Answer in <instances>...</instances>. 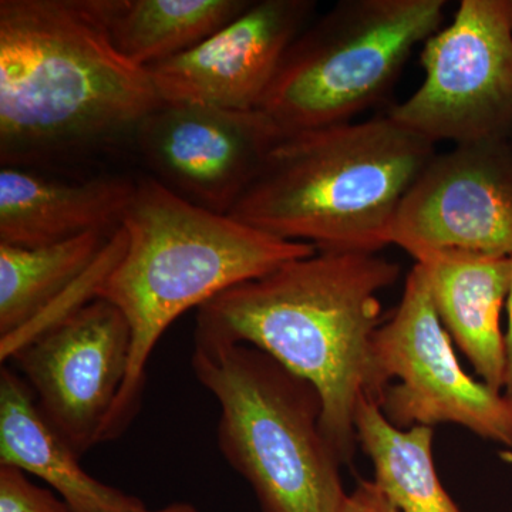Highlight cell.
<instances>
[{
	"instance_id": "cell-1",
	"label": "cell",
	"mask_w": 512,
	"mask_h": 512,
	"mask_svg": "<svg viewBox=\"0 0 512 512\" xmlns=\"http://www.w3.org/2000/svg\"><path fill=\"white\" fill-rule=\"evenodd\" d=\"M399 276V264L379 254L316 251L204 303L194 338L254 346L313 384L323 431L345 466L359 447L360 399L380 406L387 389L373 339L384 320L379 293Z\"/></svg>"
},
{
	"instance_id": "cell-2",
	"label": "cell",
	"mask_w": 512,
	"mask_h": 512,
	"mask_svg": "<svg viewBox=\"0 0 512 512\" xmlns=\"http://www.w3.org/2000/svg\"><path fill=\"white\" fill-rule=\"evenodd\" d=\"M163 104L121 55L106 0L0 2V164L36 168L107 146Z\"/></svg>"
},
{
	"instance_id": "cell-3",
	"label": "cell",
	"mask_w": 512,
	"mask_h": 512,
	"mask_svg": "<svg viewBox=\"0 0 512 512\" xmlns=\"http://www.w3.org/2000/svg\"><path fill=\"white\" fill-rule=\"evenodd\" d=\"M121 227L126 248L100 282L96 298L127 319L131 356L103 443L120 439L141 412L148 362L174 320L232 286L316 252L312 245L198 207L151 175L137 181Z\"/></svg>"
},
{
	"instance_id": "cell-4",
	"label": "cell",
	"mask_w": 512,
	"mask_h": 512,
	"mask_svg": "<svg viewBox=\"0 0 512 512\" xmlns=\"http://www.w3.org/2000/svg\"><path fill=\"white\" fill-rule=\"evenodd\" d=\"M434 146L387 114L286 134L229 217L316 251L379 254Z\"/></svg>"
},
{
	"instance_id": "cell-5",
	"label": "cell",
	"mask_w": 512,
	"mask_h": 512,
	"mask_svg": "<svg viewBox=\"0 0 512 512\" xmlns=\"http://www.w3.org/2000/svg\"><path fill=\"white\" fill-rule=\"evenodd\" d=\"M191 367L220 407L217 441L264 512H340L342 461L308 380L254 346L194 338Z\"/></svg>"
},
{
	"instance_id": "cell-6",
	"label": "cell",
	"mask_w": 512,
	"mask_h": 512,
	"mask_svg": "<svg viewBox=\"0 0 512 512\" xmlns=\"http://www.w3.org/2000/svg\"><path fill=\"white\" fill-rule=\"evenodd\" d=\"M444 0H342L286 50L259 104L281 133L353 121L389 92L414 47L440 29Z\"/></svg>"
},
{
	"instance_id": "cell-7",
	"label": "cell",
	"mask_w": 512,
	"mask_h": 512,
	"mask_svg": "<svg viewBox=\"0 0 512 512\" xmlns=\"http://www.w3.org/2000/svg\"><path fill=\"white\" fill-rule=\"evenodd\" d=\"M424 80L387 116L431 143L507 140L512 131V2L463 0L424 42Z\"/></svg>"
},
{
	"instance_id": "cell-8",
	"label": "cell",
	"mask_w": 512,
	"mask_h": 512,
	"mask_svg": "<svg viewBox=\"0 0 512 512\" xmlns=\"http://www.w3.org/2000/svg\"><path fill=\"white\" fill-rule=\"evenodd\" d=\"M373 356L387 384L380 409L393 426L457 424L512 447V403L461 367L423 265L413 266L399 305L377 329Z\"/></svg>"
},
{
	"instance_id": "cell-9",
	"label": "cell",
	"mask_w": 512,
	"mask_h": 512,
	"mask_svg": "<svg viewBox=\"0 0 512 512\" xmlns=\"http://www.w3.org/2000/svg\"><path fill=\"white\" fill-rule=\"evenodd\" d=\"M130 356L127 319L110 302L94 298L30 339L9 360L29 384L45 419L83 457L103 443Z\"/></svg>"
},
{
	"instance_id": "cell-10",
	"label": "cell",
	"mask_w": 512,
	"mask_h": 512,
	"mask_svg": "<svg viewBox=\"0 0 512 512\" xmlns=\"http://www.w3.org/2000/svg\"><path fill=\"white\" fill-rule=\"evenodd\" d=\"M392 245L431 255L512 258V143L434 154L400 205Z\"/></svg>"
},
{
	"instance_id": "cell-11",
	"label": "cell",
	"mask_w": 512,
	"mask_h": 512,
	"mask_svg": "<svg viewBox=\"0 0 512 512\" xmlns=\"http://www.w3.org/2000/svg\"><path fill=\"white\" fill-rule=\"evenodd\" d=\"M282 137L259 109L163 103L138 124L133 141L158 183L229 215Z\"/></svg>"
},
{
	"instance_id": "cell-12",
	"label": "cell",
	"mask_w": 512,
	"mask_h": 512,
	"mask_svg": "<svg viewBox=\"0 0 512 512\" xmlns=\"http://www.w3.org/2000/svg\"><path fill=\"white\" fill-rule=\"evenodd\" d=\"M313 0H258L183 55L150 67L163 103L258 109L286 50L308 26Z\"/></svg>"
},
{
	"instance_id": "cell-13",
	"label": "cell",
	"mask_w": 512,
	"mask_h": 512,
	"mask_svg": "<svg viewBox=\"0 0 512 512\" xmlns=\"http://www.w3.org/2000/svg\"><path fill=\"white\" fill-rule=\"evenodd\" d=\"M113 235L93 232L40 247L0 242V340L28 342L96 298L114 264Z\"/></svg>"
},
{
	"instance_id": "cell-14",
	"label": "cell",
	"mask_w": 512,
	"mask_h": 512,
	"mask_svg": "<svg viewBox=\"0 0 512 512\" xmlns=\"http://www.w3.org/2000/svg\"><path fill=\"white\" fill-rule=\"evenodd\" d=\"M136 190L137 181L121 175L66 181L6 165L0 170V242L40 247L93 232L113 235Z\"/></svg>"
},
{
	"instance_id": "cell-15",
	"label": "cell",
	"mask_w": 512,
	"mask_h": 512,
	"mask_svg": "<svg viewBox=\"0 0 512 512\" xmlns=\"http://www.w3.org/2000/svg\"><path fill=\"white\" fill-rule=\"evenodd\" d=\"M37 407L18 370H0V466L19 468L45 481L70 512H146L143 500L101 483Z\"/></svg>"
},
{
	"instance_id": "cell-16",
	"label": "cell",
	"mask_w": 512,
	"mask_h": 512,
	"mask_svg": "<svg viewBox=\"0 0 512 512\" xmlns=\"http://www.w3.org/2000/svg\"><path fill=\"white\" fill-rule=\"evenodd\" d=\"M431 299L450 338L481 382L503 393L505 375L501 309L511 285V258L431 255L420 259Z\"/></svg>"
},
{
	"instance_id": "cell-17",
	"label": "cell",
	"mask_w": 512,
	"mask_h": 512,
	"mask_svg": "<svg viewBox=\"0 0 512 512\" xmlns=\"http://www.w3.org/2000/svg\"><path fill=\"white\" fill-rule=\"evenodd\" d=\"M251 0H106L117 50L143 69L183 55L251 6Z\"/></svg>"
},
{
	"instance_id": "cell-18",
	"label": "cell",
	"mask_w": 512,
	"mask_h": 512,
	"mask_svg": "<svg viewBox=\"0 0 512 512\" xmlns=\"http://www.w3.org/2000/svg\"><path fill=\"white\" fill-rule=\"evenodd\" d=\"M357 446L372 461L375 483L400 512H461L441 484L433 458V427L399 429L379 404L362 397Z\"/></svg>"
},
{
	"instance_id": "cell-19",
	"label": "cell",
	"mask_w": 512,
	"mask_h": 512,
	"mask_svg": "<svg viewBox=\"0 0 512 512\" xmlns=\"http://www.w3.org/2000/svg\"><path fill=\"white\" fill-rule=\"evenodd\" d=\"M0 512H70L49 488L39 487L19 468L0 466Z\"/></svg>"
},
{
	"instance_id": "cell-20",
	"label": "cell",
	"mask_w": 512,
	"mask_h": 512,
	"mask_svg": "<svg viewBox=\"0 0 512 512\" xmlns=\"http://www.w3.org/2000/svg\"><path fill=\"white\" fill-rule=\"evenodd\" d=\"M340 512H400L375 481L360 480Z\"/></svg>"
},
{
	"instance_id": "cell-21",
	"label": "cell",
	"mask_w": 512,
	"mask_h": 512,
	"mask_svg": "<svg viewBox=\"0 0 512 512\" xmlns=\"http://www.w3.org/2000/svg\"><path fill=\"white\" fill-rule=\"evenodd\" d=\"M508 328L504 335L505 346V375L503 394L512 403V258H511V285L507 298Z\"/></svg>"
},
{
	"instance_id": "cell-22",
	"label": "cell",
	"mask_w": 512,
	"mask_h": 512,
	"mask_svg": "<svg viewBox=\"0 0 512 512\" xmlns=\"http://www.w3.org/2000/svg\"><path fill=\"white\" fill-rule=\"evenodd\" d=\"M146 512H201L195 505L178 501V503H171L158 508V510H147Z\"/></svg>"
},
{
	"instance_id": "cell-23",
	"label": "cell",
	"mask_w": 512,
	"mask_h": 512,
	"mask_svg": "<svg viewBox=\"0 0 512 512\" xmlns=\"http://www.w3.org/2000/svg\"><path fill=\"white\" fill-rule=\"evenodd\" d=\"M111 244H113V242H111ZM113 245H114V244H113ZM114 248H116V247H114ZM116 252H117V249H116ZM116 259H117V258H116ZM110 269H111V268H110ZM96 291H97V289H96ZM6 342H9V340H6ZM9 343H10V342H9ZM10 345H13V343H10ZM13 346H18V345H13ZM20 346H22V345H20Z\"/></svg>"
}]
</instances>
